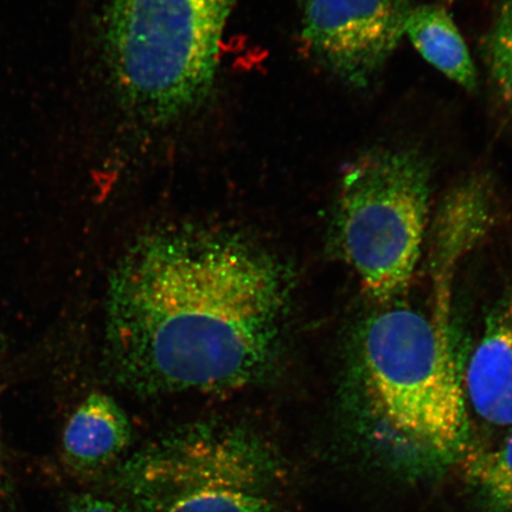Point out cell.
<instances>
[{
    "label": "cell",
    "instance_id": "cell-12",
    "mask_svg": "<svg viewBox=\"0 0 512 512\" xmlns=\"http://www.w3.org/2000/svg\"><path fill=\"white\" fill-rule=\"evenodd\" d=\"M66 512H132L127 504H119L110 499L94 495L75 497Z\"/></svg>",
    "mask_w": 512,
    "mask_h": 512
},
{
    "label": "cell",
    "instance_id": "cell-6",
    "mask_svg": "<svg viewBox=\"0 0 512 512\" xmlns=\"http://www.w3.org/2000/svg\"><path fill=\"white\" fill-rule=\"evenodd\" d=\"M414 0H306L303 37L324 66L366 88L405 37Z\"/></svg>",
    "mask_w": 512,
    "mask_h": 512
},
{
    "label": "cell",
    "instance_id": "cell-11",
    "mask_svg": "<svg viewBox=\"0 0 512 512\" xmlns=\"http://www.w3.org/2000/svg\"><path fill=\"white\" fill-rule=\"evenodd\" d=\"M482 51L496 98L512 118V0H503Z\"/></svg>",
    "mask_w": 512,
    "mask_h": 512
},
{
    "label": "cell",
    "instance_id": "cell-4",
    "mask_svg": "<svg viewBox=\"0 0 512 512\" xmlns=\"http://www.w3.org/2000/svg\"><path fill=\"white\" fill-rule=\"evenodd\" d=\"M235 0H110L108 48L126 104L150 120L178 117L213 83Z\"/></svg>",
    "mask_w": 512,
    "mask_h": 512
},
{
    "label": "cell",
    "instance_id": "cell-8",
    "mask_svg": "<svg viewBox=\"0 0 512 512\" xmlns=\"http://www.w3.org/2000/svg\"><path fill=\"white\" fill-rule=\"evenodd\" d=\"M131 439L132 426L124 409L111 396L93 393L64 428L63 462L76 475H98L118 462Z\"/></svg>",
    "mask_w": 512,
    "mask_h": 512
},
{
    "label": "cell",
    "instance_id": "cell-10",
    "mask_svg": "<svg viewBox=\"0 0 512 512\" xmlns=\"http://www.w3.org/2000/svg\"><path fill=\"white\" fill-rule=\"evenodd\" d=\"M465 472L491 512H512V431L492 450L470 453Z\"/></svg>",
    "mask_w": 512,
    "mask_h": 512
},
{
    "label": "cell",
    "instance_id": "cell-9",
    "mask_svg": "<svg viewBox=\"0 0 512 512\" xmlns=\"http://www.w3.org/2000/svg\"><path fill=\"white\" fill-rule=\"evenodd\" d=\"M405 36L439 72L466 91H475L478 86L475 63L457 25L443 6H414L407 19Z\"/></svg>",
    "mask_w": 512,
    "mask_h": 512
},
{
    "label": "cell",
    "instance_id": "cell-14",
    "mask_svg": "<svg viewBox=\"0 0 512 512\" xmlns=\"http://www.w3.org/2000/svg\"><path fill=\"white\" fill-rule=\"evenodd\" d=\"M456 2H457V0H441V3H444V4H453Z\"/></svg>",
    "mask_w": 512,
    "mask_h": 512
},
{
    "label": "cell",
    "instance_id": "cell-2",
    "mask_svg": "<svg viewBox=\"0 0 512 512\" xmlns=\"http://www.w3.org/2000/svg\"><path fill=\"white\" fill-rule=\"evenodd\" d=\"M284 463L252 428L196 422L127 460L119 485L132 512H275Z\"/></svg>",
    "mask_w": 512,
    "mask_h": 512
},
{
    "label": "cell",
    "instance_id": "cell-3",
    "mask_svg": "<svg viewBox=\"0 0 512 512\" xmlns=\"http://www.w3.org/2000/svg\"><path fill=\"white\" fill-rule=\"evenodd\" d=\"M445 320L408 307L375 316L363 334L364 381L390 431L441 459L463 456L465 392Z\"/></svg>",
    "mask_w": 512,
    "mask_h": 512
},
{
    "label": "cell",
    "instance_id": "cell-7",
    "mask_svg": "<svg viewBox=\"0 0 512 512\" xmlns=\"http://www.w3.org/2000/svg\"><path fill=\"white\" fill-rule=\"evenodd\" d=\"M466 394L480 419L512 426V290L486 320L467 367Z\"/></svg>",
    "mask_w": 512,
    "mask_h": 512
},
{
    "label": "cell",
    "instance_id": "cell-15",
    "mask_svg": "<svg viewBox=\"0 0 512 512\" xmlns=\"http://www.w3.org/2000/svg\"><path fill=\"white\" fill-rule=\"evenodd\" d=\"M302 2H303V3H305V2H306V0H302Z\"/></svg>",
    "mask_w": 512,
    "mask_h": 512
},
{
    "label": "cell",
    "instance_id": "cell-5",
    "mask_svg": "<svg viewBox=\"0 0 512 512\" xmlns=\"http://www.w3.org/2000/svg\"><path fill=\"white\" fill-rule=\"evenodd\" d=\"M432 166L414 147H377L345 170L336 232L345 261L371 299L405 290L418 265L430 215Z\"/></svg>",
    "mask_w": 512,
    "mask_h": 512
},
{
    "label": "cell",
    "instance_id": "cell-1",
    "mask_svg": "<svg viewBox=\"0 0 512 512\" xmlns=\"http://www.w3.org/2000/svg\"><path fill=\"white\" fill-rule=\"evenodd\" d=\"M293 285L280 256L238 232L187 226L146 234L108 284V371L145 396L264 381L285 348Z\"/></svg>",
    "mask_w": 512,
    "mask_h": 512
},
{
    "label": "cell",
    "instance_id": "cell-13",
    "mask_svg": "<svg viewBox=\"0 0 512 512\" xmlns=\"http://www.w3.org/2000/svg\"><path fill=\"white\" fill-rule=\"evenodd\" d=\"M2 437H0V476H2Z\"/></svg>",
    "mask_w": 512,
    "mask_h": 512
}]
</instances>
